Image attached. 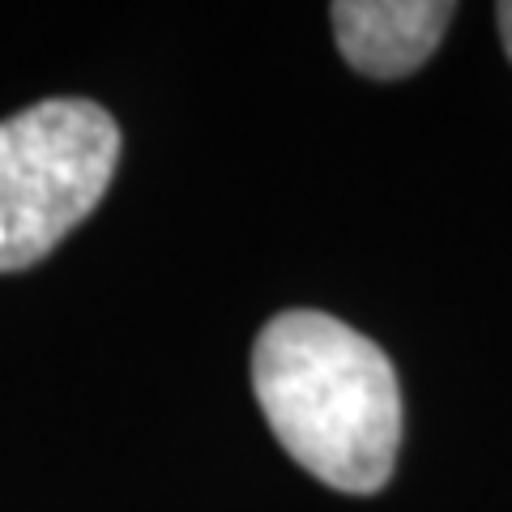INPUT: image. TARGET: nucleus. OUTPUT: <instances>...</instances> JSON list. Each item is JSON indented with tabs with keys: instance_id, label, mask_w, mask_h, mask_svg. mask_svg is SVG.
Returning a JSON list of instances; mask_svg holds the SVG:
<instances>
[{
	"instance_id": "nucleus-1",
	"label": "nucleus",
	"mask_w": 512,
	"mask_h": 512,
	"mask_svg": "<svg viewBox=\"0 0 512 512\" xmlns=\"http://www.w3.org/2000/svg\"><path fill=\"white\" fill-rule=\"evenodd\" d=\"M252 389L278 444L325 487L372 495L402 448V384L389 355L325 312H282L252 346Z\"/></svg>"
},
{
	"instance_id": "nucleus-2",
	"label": "nucleus",
	"mask_w": 512,
	"mask_h": 512,
	"mask_svg": "<svg viewBox=\"0 0 512 512\" xmlns=\"http://www.w3.org/2000/svg\"><path fill=\"white\" fill-rule=\"evenodd\" d=\"M120 128L90 99H47L0 120V274L43 261L116 175Z\"/></svg>"
},
{
	"instance_id": "nucleus-3",
	"label": "nucleus",
	"mask_w": 512,
	"mask_h": 512,
	"mask_svg": "<svg viewBox=\"0 0 512 512\" xmlns=\"http://www.w3.org/2000/svg\"><path fill=\"white\" fill-rule=\"evenodd\" d=\"M453 13L448 0H338L329 18L350 69L376 82H397L427 64Z\"/></svg>"
},
{
	"instance_id": "nucleus-4",
	"label": "nucleus",
	"mask_w": 512,
	"mask_h": 512,
	"mask_svg": "<svg viewBox=\"0 0 512 512\" xmlns=\"http://www.w3.org/2000/svg\"><path fill=\"white\" fill-rule=\"evenodd\" d=\"M495 18H500V39H504V52H508V60H512V0L495 5Z\"/></svg>"
}]
</instances>
